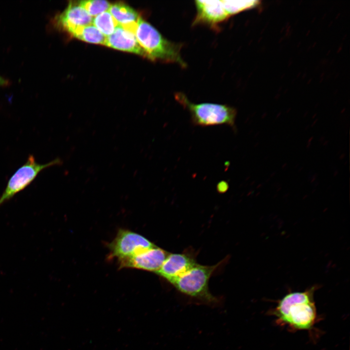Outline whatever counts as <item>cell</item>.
<instances>
[{
    "label": "cell",
    "instance_id": "cell-1",
    "mask_svg": "<svg viewBox=\"0 0 350 350\" xmlns=\"http://www.w3.org/2000/svg\"><path fill=\"white\" fill-rule=\"evenodd\" d=\"M315 289L314 286L303 292L289 293L280 299L272 311L277 323L292 331L311 330L317 317Z\"/></svg>",
    "mask_w": 350,
    "mask_h": 350
},
{
    "label": "cell",
    "instance_id": "cell-2",
    "mask_svg": "<svg viewBox=\"0 0 350 350\" xmlns=\"http://www.w3.org/2000/svg\"><path fill=\"white\" fill-rule=\"evenodd\" d=\"M135 35L147 58L152 60L176 63L182 67L186 66L180 53L182 45L164 38L156 29L140 17L138 21Z\"/></svg>",
    "mask_w": 350,
    "mask_h": 350
},
{
    "label": "cell",
    "instance_id": "cell-3",
    "mask_svg": "<svg viewBox=\"0 0 350 350\" xmlns=\"http://www.w3.org/2000/svg\"><path fill=\"white\" fill-rule=\"evenodd\" d=\"M175 98L188 110L192 123L194 125L208 126L224 124L234 128L237 110L233 107L208 103L194 104L181 92L175 93Z\"/></svg>",
    "mask_w": 350,
    "mask_h": 350
},
{
    "label": "cell",
    "instance_id": "cell-4",
    "mask_svg": "<svg viewBox=\"0 0 350 350\" xmlns=\"http://www.w3.org/2000/svg\"><path fill=\"white\" fill-rule=\"evenodd\" d=\"M221 262L210 266L195 264L170 283L185 295L207 302H215L217 299L209 291V281Z\"/></svg>",
    "mask_w": 350,
    "mask_h": 350
},
{
    "label": "cell",
    "instance_id": "cell-5",
    "mask_svg": "<svg viewBox=\"0 0 350 350\" xmlns=\"http://www.w3.org/2000/svg\"><path fill=\"white\" fill-rule=\"evenodd\" d=\"M62 164V161L59 158L45 164H40L36 161L33 155H29L24 164L18 168L9 178L0 196V207L30 185L42 170Z\"/></svg>",
    "mask_w": 350,
    "mask_h": 350
},
{
    "label": "cell",
    "instance_id": "cell-6",
    "mask_svg": "<svg viewBox=\"0 0 350 350\" xmlns=\"http://www.w3.org/2000/svg\"><path fill=\"white\" fill-rule=\"evenodd\" d=\"M155 245L144 236L132 231L120 229L114 240L108 245L110 257L118 261L130 257Z\"/></svg>",
    "mask_w": 350,
    "mask_h": 350
},
{
    "label": "cell",
    "instance_id": "cell-7",
    "mask_svg": "<svg viewBox=\"0 0 350 350\" xmlns=\"http://www.w3.org/2000/svg\"><path fill=\"white\" fill-rule=\"evenodd\" d=\"M169 253L154 245L134 255L119 261L120 268L138 269L156 273Z\"/></svg>",
    "mask_w": 350,
    "mask_h": 350
},
{
    "label": "cell",
    "instance_id": "cell-8",
    "mask_svg": "<svg viewBox=\"0 0 350 350\" xmlns=\"http://www.w3.org/2000/svg\"><path fill=\"white\" fill-rule=\"evenodd\" d=\"M197 13L193 25L200 23L214 26L227 19V15L221 0H195Z\"/></svg>",
    "mask_w": 350,
    "mask_h": 350
},
{
    "label": "cell",
    "instance_id": "cell-9",
    "mask_svg": "<svg viewBox=\"0 0 350 350\" xmlns=\"http://www.w3.org/2000/svg\"><path fill=\"white\" fill-rule=\"evenodd\" d=\"M195 264L194 259L186 254L169 253L156 273L170 282Z\"/></svg>",
    "mask_w": 350,
    "mask_h": 350
},
{
    "label": "cell",
    "instance_id": "cell-10",
    "mask_svg": "<svg viewBox=\"0 0 350 350\" xmlns=\"http://www.w3.org/2000/svg\"><path fill=\"white\" fill-rule=\"evenodd\" d=\"M105 45L147 57L146 53L138 43L135 35L120 24L116 27L112 34L106 37Z\"/></svg>",
    "mask_w": 350,
    "mask_h": 350
},
{
    "label": "cell",
    "instance_id": "cell-11",
    "mask_svg": "<svg viewBox=\"0 0 350 350\" xmlns=\"http://www.w3.org/2000/svg\"><path fill=\"white\" fill-rule=\"evenodd\" d=\"M93 18L78 2H70L66 9L57 17V22L65 30L67 28L92 24Z\"/></svg>",
    "mask_w": 350,
    "mask_h": 350
},
{
    "label": "cell",
    "instance_id": "cell-12",
    "mask_svg": "<svg viewBox=\"0 0 350 350\" xmlns=\"http://www.w3.org/2000/svg\"><path fill=\"white\" fill-rule=\"evenodd\" d=\"M108 11L118 24L123 27L136 25L140 18L132 8L121 2L111 4Z\"/></svg>",
    "mask_w": 350,
    "mask_h": 350
},
{
    "label": "cell",
    "instance_id": "cell-13",
    "mask_svg": "<svg viewBox=\"0 0 350 350\" xmlns=\"http://www.w3.org/2000/svg\"><path fill=\"white\" fill-rule=\"evenodd\" d=\"M71 35L87 42L105 45L106 36L92 24L75 26L65 30Z\"/></svg>",
    "mask_w": 350,
    "mask_h": 350
},
{
    "label": "cell",
    "instance_id": "cell-14",
    "mask_svg": "<svg viewBox=\"0 0 350 350\" xmlns=\"http://www.w3.org/2000/svg\"><path fill=\"white\" fill-rule=\"evenodd\" d=\"M92 24L106 37L112 34L119 25L108 11L93 18Z\"/></svg>",
    "mask_w": 350,
    "mask_h": 350
},
{
    "label": "cell",
    "instance_id": "cell-15",
    "mask_svg": "<svg viewBox=\"0 0 350 350\" xmlns=\"http://www.w3.org/2000/svg\"><path fill=\"white\" fill-rule=\"evenodd\" d=\"M78 3L92 18L108 11L111 5L109 2L102 0H82Z\"/></svg>",
    "mask_w": 350,
    "mask_h": 350
},
{
    "label": "cell",
    "instance_id": "cell-16",
    "mask_svg": "<svg viewBox=\"0 0 350 350\" xmlns=\"http://www.w3.org/2000/svg\"><path fill=\"white\" fill-rule=\"evenodd\" d=\"M223 7L228 17L245 10L253 8L258 4L259 1L221 0Z\"/></svg>",
    "mask_w": 350,
    "mask_h": 350
},
{
    "label": "cell",
    "instance_id": "cell-17",
    "mask_svg": "<svg viewBox=\"0 0 350 350\" xmlns=\"http://www.w3.org/2000/svg\"><path fill=\"white\" fill-rule=\"evenodd\" d=\"M7 84V81L3 77L0 76V87L5 85Z\"/></svg>",
    "mask_w": 350,
    "mask_h": 350
}]
</instances>
